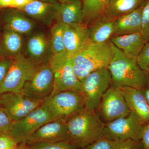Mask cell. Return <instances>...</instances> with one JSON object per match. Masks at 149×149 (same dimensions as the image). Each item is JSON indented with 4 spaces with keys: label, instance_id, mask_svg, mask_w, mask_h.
<instances>
[{
    "label": "cell",
    "instance_id": "obj_14",
    "mask_svg": "<svg viewBox=\"0 0 149 149\" xmlns=\"http://www.w3.org/2000/svg\"><path fill=\"white\" fill-rule=\"evenodd\" d=\"M70 141L66 121L54 120L41 126L26 143L27 146L41 143H52Z\"/></svg>",
    "mask_w": 149,
    "mask_h": 149
},
{
    "label": "cell",
    "instance_id": "obj_26",
    "mask_svg": "<svg viewBox=\"0 0 149 149\" xmlns=\"http://www.w3.org/2000/svg\"><path fill=\"white\" fill-rule=\"evenodd\" d=\"M65 24L56 22L51 27L50 40L53 55L65 52L63 42V31Z\"/></svg>",
    "mask_w": 149,
    "mask_h": 149
},
{
    "label": "cell",
    "instance_id": "obj_32",
    "mask_svg": "<svg viewBox=\"0 0 149 149\" xmlns=\"http://www.w3.org/2000/svg\"><path fill=\"white\" fill-rule=\"evenodd\" d=\"M19 145L8 133H0V149H15Z\"/></svg>",
    "mask_w": 149,
    "mask_h": 149
},
{
    "label": "cell",
    "instance_id": "obj_33",
    "mask_svg": "<svg viewBox=\"0 0 149 149\" xmlns=\"http://www.w3.org/2000/svg\"><path fill=\"white\" fill-rule=\"evenodd\" d=\"M114 149H143L141 141L128 139L120 141Z\"/></svg>",
    "mask_w": 149,
    "mask_h": 149
},
{
    "label": "cell",
    "instance_id": "obj_40",
    "mask_svg": "<svg viewBox=\"0 0 149 149\" xmlns=\"http://www.w3.org/2000/svg\"><path fill=\"white\" fill-rule=\"evenodd\" d=\"M61 3H80L82 2V0H58Z\"/></svg>",
    "mask_w": 149,
    "mask_h": 149
},
{
    "label": "cell",
    "instance_id": "obj_9",
    "mask_svg": "<svg viewBox=\"0 0 149 149\" xmlns=\"http://www.w3.org/2000/svg\"><path fill=\"white\" fill-rule=\"evenodd\" d=\"M145 125L132 111L125 117L105 123L104 137L114 141H141Z\"/></svg>",
    "mask_w": 149,
    "mask_h": 149
},
{
    "label": "cell",
    "instance_id": "obj_27",
    "mask_svg": "<svg viewBox=\"0 0 149 149\" xmlns=\"http://www.w3.org/2000/svg\"><path fill=\"white\" fill-rule=\"evenodd\" d=\"M27 146L29 149H80L70 141L41 143Z\"/></svg>",
    "mask_w": 149,
    "mask_h": 149
},
{
    "label": "cell",
    "instance_id": "obj_18",
    "mask_svg": "<svg viewBox=\"0 0 149 149\" xmlns=\"http://www.w3.org/2000/svg\"><path fill=\"white\" fill-rule=\"evenodd\" d=\"M118 88L130 111L135 113L144 125L148 124L149 105L141 90L126 86Z\"/></svg>",
    "mask_w": 149,
    "mask_h": 149
},
{
    "label": "cell",
    "instance_id": "obj_21",
    "mask_svg": "<svg viewBox=\"0 0 149 149\" xmlns=\"http://www.w3.org/2000/svg\"><path fill=\"white\" fill-rule=\"evenodd\" d=\"M110 41L125 55L136 58H137L146 43L140 32L113 36Z\"/></svg>",
    "mask_w": 149,
    "mask_h": 149
},
{
    "label": "cell",
    "instance_id": "obj_45",
    "mask_svg": "<svg viewBox=\"0 0 149 149\" xmlns=\"http://www.w3.org/2000/svg\"><path fill=\"white\" fill-rule=\"evenodd\" d=\"M148 73V80L149 81V72H147Z\"/></svg>",
    "mask_w": 149,
    "mask_h": 149
},
{
    "label": "cell",
    "instance_id": "obj_38",
    "mask_svg": "<svg viewBox=\"0 0 149 149\" xmlns=\"http://www.w3.org/2000/svg\"><path fill=\"white\" fill-rule=\"evenodd\" d=\"M141 91L144 95L145 98L149 105V81Z\"/></svg>",
    "mask_w": 149,
    "mask_h": 149
},
{
    "label": "cell",
    "instance_id": "obj_30",
    "mask_svg": "<svg viewBox=\"0 0 149 149\" xmlns=\"http://www.w3.org/2000/svg\"><path fill=\"white\" fill-rule=\"evenodd\" d=\"M139 66L145 72H149V41L145 44L137 58Z\"/></svg>",
    "mask_w": 149,
    "mask_h": 149
},
{
    "label": "cell",
    "instance_id": "obj_25",
    "mask_svg": "<svg viewBox=\"0 0 149 149\" xmlns=\"http://www.w3.org/2000/svg\"><path fill=\"white\" fill-rule=\"evenodd\" d=\"M83 23L88 26L104 15L108 6L107 0H82Z\"/></svg>",
    "mask_w": 149,
    "mask_h": 149
},
{
    "label": "cell",
    "instance_id": "obj_15",
    "mask_svg": "<svg viewBox=\"0 0 149 149\" xmlns=\"http://www.w3.org/2000/svg\"><path fill=\"white\" fill-rule=\"evenodd\" d=\"M60 5V3H51L35 0L29 3L20 10L30 18L40 24L50 26L55 20Z\"/></svg>",
    "mask_w": 149,
    "mask_h": 149
},
{
    "label": "cell",
    "instance_id": "obj_2",
    "mask_svg": "<svg viewBox=\"0 0 149 149\" xmlns=\"http://www.w3.org/2000/svg\"><path fill=\"white\" fill-rule=\"evenodd\" d=\"M113 85L141 90L148 82V73L142 70L137 58L129 57L115 46L114 55L108 67Z\"/></svg>",
    "mask_w": 149,
    "mask_h": 149
},
{
    "label": "cell",
    "instance_id": "obj_31",
    "mask_svg": "<svg viewBox=\"0 0 149 149\" xmlns=\"http://www.w3.org/2000/svg\"><path fill=\"white\" fill-rule=\"evenodd\" d=\"M13 122L5 110L0 107V133H8Z\"/></svg>",
    "mask_w": 149,
    "mask_h": 149
},
{
    "label": "cell",
    "instance_id": "obj_42",
    "mask_svg": "<svg viewBox=\"0 0 149 149\" xmlns=\"http://www.w3.org/2000/svg\"><path fill=\"white\" fill-rule=\"evenodd\" d=\"M41 1H44L49 2L51 3H58L57 0H41Z\"/></svg>",
    "mask_w": 149,
    "mask_h": 149
},
{
    "label": "cell",
    "instance_id": "obj_1",
    "mask_svg": "<svg viewBox=\"0 0 149 149\" xmlns=\"http://www.w3.org/2000/svg\"><path fill=\"white\" fill-rule=\"evenodd\" d=\"M66 123L70 142L80 149L104 137L105 123L95 110L85 107Z\"/></svg>",
    "mask_w": 149,
    "mask_h": 149
},
{
    "label": "cell",
    "instance_id": "obj_13",
    "mask_svg": "<svg viewBox=\"0 0 149 149\" xmlns=\"http://www.w3.org/2000/svg\"><path fill=\"white\" fill-rule=\"evenodd\" d=\"M24 54L36 64L48 63L52 56L50 37L45 32H33L25 43Z\"/></svg>",
    "mask_w": 149,
    "mask_h": 149
},
{
    "label": "cell",
    "instance_id": "obj_23",
    "mask_svg": "<svg viewBox=\"0 0 149 149\" xmlns=\"http://www.w3.org/2000/svg\"><path fill=\"white\" fill-rule=\"evenodd\" d=\"M56 21L66 25L83 23L82 2L60 3Z\"/></svg>",
    "mask_w": 149,
    "mask_h": 149
},
{
    "label": "cell",
    "instance_id": "obj_22",
    "mask_svg": "<svg viewBox=\"0 0 149 149\" xmlns=\"http://www.w3.org/2000/svg\"><path fill=\"white\" fill-rule=\"evenodd\" d=\"M144 5L116 18L113 36L141 33V16Z\"/></svg>",
    "mask_w": 149,
    "mask_h": 149
},
{
    "label": "cell",
    "instance_id": "obj_10",
    "mask_svg": "<svg viewBox=\"0 0 149 149\" xmlns=\"http://www.w3.org/2000/svg\"><path fill=\"white\" fill-rule=\"evenodd\" d=\"M54 84V73L49 63H42L25 83L21 93L33 100L44 101L52 93Z\"/></svg>",
    "mask_w": 149,
    "mask_h": 149
},
{
    "label": "cell",
    "instance_id": "obj_39",
    "mask_svg": "<svg viewBox=\"0 0 149 149\" xmlns=\"http://www.w3.org/2000/svg\"><path fill=\"white\" fill-rule=\"evenodd\" d=\"M13 0H0V8H10Z\"/></svg>",
    "mask_w": 149,
    "mask_h": 149
},
{
    "label": "cell",
    "instance_id": "obj_11",
    "mask_svg": "<svg viewBox=\"0 0 149 149\" xmlns=\"http://www.w3.org/2000/svg\"><path fill=\"white\" fill-rule=\"evenodd\" d=\"M97 109L106 123L125 117L131 111L120 88L113 84L103 95Z\"/></svg>",
    "mask_w": 149,
    "mask_h": 149
},
{
    "label": "cell",
    "instance_id": "obj_4",
    "mask_svg": "<svg viewBox=\"0 0 149 149\" xmlns=\"http://www.w3.org/2000/svg\"><path fill=\"white\" fill-rule=\"evenodd\" d=\"M114 52L115 46L110 40L102 44H95L89 41L81 50L71 56V61L77 66L93 72L108 68Z\"/></svg>",
    "mask_w": 149,
    "mask_h": 149
},
{
    "label": "cell",
    "instance_id": "obj_8",
    "mask_svg": "<svg viewBox=\"0 0 149 149\" xmlns=\"http://www.w3.org/2000/svg\"><path fill=\"white\" fill-rule=\"evenodd\" d=\"M54 120L42 103L25 117L14 121L8 132L18 144L26 145L29 138L41 126Z\"/></svg>",
    "mask_w": 149,
    "mask_h": 149
},
{
    "label": "cell",
    "instance_id": "obj_44",
    "mask_svg": "<svg viewBox=\"0 0 149 149\" xmlns=\"http://www.w3.org/2000/svg\"><path fill=\"white\" fill-rule=\"evenodd\" d=\"M1 22L0 20V33H1ZM1 35V33H0Z\"/></svg>",
    "mask_w": 149,
    "mask_h": 149
},
{
    "label": "cell",
    "instance_id": "obj_35",
    "mask_svg": "<svg viewBox=\"0 0 149 149\" xmlns=\"http://www.w3.org/2000/svg\"><path fill=\"white\" fill-rule=\"evenodd\" d=\"M72 70L74 75L79 81L81 82L85 77L91 73V72L88 70L83 69L82 68L77 66L72 63Z\"/></svg>",
    "mask_w": 149,
    "mask_h": 149
},
{
    "label": "cell",
    "instance_id": "obj_46",
    "mask_svg": "<svg viewBox=\"0 0 149 149\" xmlns=\"http://www.w3.org/2000/svg\"><path fill=\"white\" fill-rule=\"evenodd\" d=\"M1 106V100H0V107Z\"/></svg>",
    "mask_w": 149,
    "mask_h": 149
},
{
    "label": "cell",
    "instance_id": "obj_34",
    "mask_svg": "<svg viewBox=\"0 0 149 149\" xmlns=\"http://www.w3.org/2000/svg\"><path fill=\"white\" fill-rule=\"evenodd\" d=\"M12 61V58H0V86L5 79Z\"/></svg>",
    "mask_w": 149,
    "mask_h": 149
},
{
    "label": "cell",
    "instance_id": "obj_19",
    "mask_svg": "<svg viewBox=\"0 0 149 149\" xmlns=\"http://www.w3.org/2000/svg\"><path fill=\"white\" fill-rule=\"evenodd\" d=\"M116 19L104 15L92 22L88 26L89 41L95 44H102L109 41L113 36Z\"/></svg>",
    "mask_w": 149,
    "mask_h": 149
},
{
    "label": "cell",
    "instance_id": "obj_28",
    "mask_svg": "<svg viewBox=\"0 0 149 149\" xmlns=\"http://www.w3.org/2000/svg\"><path fill=\"white\" fill-rule=\"evenodd\" d=\"M120 141H114L103 137L80 149H114Z\"/></svg>",
    "mask_w": 149,
    "mask_h": 149
},
{
    "label": "cell",
    "instance_id": "obj_12",
    "mask_svg": "<svg viewBox=\"0 0 149 149\" xmlns=\"http://www.w3.org/2000/svg\"><path fill=\"white\" fill-rule=\"evenodd\" d=\"M1 106L14 121L22 119L40 106L43 101L30 98L19 93L8 92L0 95Z\"/></svg>",
    "mask_w": 149,
    "mask_h": 149
},
{
    "label": "cell",
    "instance_id": "obj_29",
    "mask_svg": "<svg viewBox=\"0 0 149 149\" xmlns=\"http://www.w3.org/2000/svg\"><path fill=\"white\" fill-rule=\"evenodd\" d=\"M141 33L146 41H149V0L144 6L141 16Z\"/></svg>",
    "mask_w": 149,
    "mask_h": 149
},
{
    "label": "cell",
    "instance_id": "obj_24",
    "mask_svg": "<svg viewBox=\"0 0 149 149\" xmlns=\"http://www.w3.org/2000/svg\"><path fill=\"white\" fill-rule=\"evenodd\" d=\"M148 0H115L108 6L104 15L112 18H117L132 12L141 6Z\"/></svg>",
    "mask_w": 149,
    "mask_h": 149
},
{
    "label": "cell",
    "instance_id": "obj_7",
    "mask_svg": "<svg viewBox=\"0 0 149 149\" xmlns=\"http://www.w3.org/2000/svg\"><path fill=\"white\" fill-rule=\"evenodd\" d=\"M81 84L85 107L96 111L103 95L112 83L109 70L105 68L91 72L81 81Z\"/></svg>",
    "mask_w": 149,
    "mask_h": 149
},
{
    "label": "cell",
    "instance_id": "obj_37",
    "mask_svg": "<svg viewBox=\"0 0 149 149\" xmlns=\"http://www.w3.org/2000/svg\"><path fill=\"white\" fill-rule=\"evenodd\" d=\"M35 0H13L10 8L20 10Z\"/></svg>",
    "mask_w": 149,
    "mask_h": 149
},
{
    "label": "cell",
    "instance_id": "obj_5",
    "mask_svg": "<svg viewBox=\"0 0 149 149\" xmlns=\"http://www.w3.org/2000/svg\"><path fill=\"white\" fill-rule=\"evenodd\" d=\"M48 63L54 74V88L51 95L63 91L81 92V82L72 70L71 56L65 51L52 55Z\"/></svg>",
    "mask_w": 149,
    "mask_h": 149
},
{
    "label": "cell",
    "instance_id": "obj_36",
    "mask_svg": "<svg viewBox=\"0 0 149 149\" xmlns=\"http://www.w3.org/2000/svg\"><path fill=\"white\" fill-rule=\"evenodd\" d=\"M141 141L142 149H149V123L145 125Z\"/></svg>",
    "mask_w": 149,
    "mask_h": 149
},
{
    "label": "cell",
    "instance_id": "obj_20",
    "mask_svg": "<svg viewBox=\"0 0 149 149\" xmlns=\"http://www.w3.org/2000/svg\"><path fill=\"white\" fill-rule=\"evenodd\" d=\"M25 43L23 35L3 29L0 35V58H13L23 53Z\"/></svg>",
    "mask_w": 149,
    "mask_h": 149
},
{
    "label": "cell",
    "instance_id": "obj_16",
    "mask_svg": "<svg viewBox=\"0 0 149 149\" xmlns=\"http://www.w3.org/2000/svg\"><path fill=\"white\" fill-rule=\"evenodd\" d=\"M7 10L2 15L3 29H8L23 35H29L37 27L35 21L23 11L17 9Z\"/></svg>",
    "mask_w": 149,
    "mask_h": 149
},
{
    "label": "cell",
    "instance_id": "obj_41",
    "mask_svg": "<svg viewBox=\"0 0 149 149\" xmlns=\"http://www.w3.org/2000/svg\"><path fill=\"white\" fill-rule=\"evenodd\" d=\"M15 149H29L28 146L26 145H19L18 147Z\"/></svg>",
    "mask_w": 149,
    "mask_h": 149
},
{
    "label": "cell",
    "instance_id": "obj_43",
    "mask_svg": "<svg viewBox=\"0 0 149 149\" xmlns=\"http://www.w3.org/2000/svg\"><path fill=\"white\" fill-rule=\"evenodd\" d=\"M115 1V0H107L108 1V6L113 1Z\"/></svg>",
    "mask_w": 149,
    "mask_h": 149
},
{
    "label": "cell",
    "instance_id": "obj_17",
    "mask_svg": "<svg viewBox=\"0 0 149 149\" xmlns=\"http://www.w3.org/2000/svg\"><path fill=\"white\" fill-rule=\"evenodd\" d=\"M89 41V31L87 25L84 23L65 24L63 42L65 51L70 56H72L77 54Z\"/></svg>",
    "mask_w": 149,
    "mask_h": 149
},
{
    "label": "cell",
    "instance_id": "obj_6",
    "mask_svg": "<svg viewBox=\"0 0 149 149\" xmlns=\"http://www.w3.org/2000/svg\"><path fill=\"white\" fill-rule=\"evenodd\" d=\"M39 65L24 53L19 54L13 58L8 72L0 86V95L8 92L21 93L25 83Z\"/></svg>",
    "mask_w": 149,
    "mask_h": 149
},
{
    "label": "cell",
    "instance_id": "obj_3",
    "mask_svg": "<svg viewBox=\"0 0 149 149\" xmlns=\"http://www.w3.org/2000/svg\"><path fill=\"white\" fill-rule=\"evenodd\" d=\"M42 104L54 120L65 121L82 111L85 107L82 93L73 91H61L51 95Z\"/></svg>",
    "mask_w": 149,
    "mask_h": 149
}]
</instances>
